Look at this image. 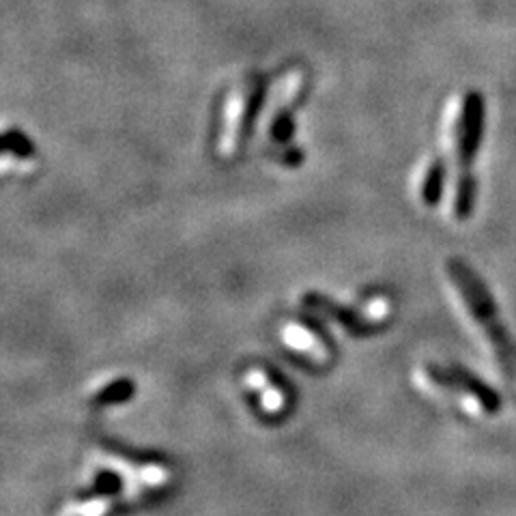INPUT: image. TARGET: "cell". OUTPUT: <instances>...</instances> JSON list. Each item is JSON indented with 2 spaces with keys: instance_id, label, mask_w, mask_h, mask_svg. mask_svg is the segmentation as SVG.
<instances>
[{
  "instance_id": "obj_1",
  "label": "cell",
  "mask_w": 516,
  "mask_h": 516,
  "mask_svg": "<svg viewBox=\"0 0 516 516\" xmlns=\"http://www.w3.org/2000/svg\"><path fill=\"white\" fill-rule=\"evenodd\" d=\"M448 280L452 289L456 291L461 304L467 308V314L471 323L476 325L478 334L484 340V349L489 353L495 368L501 377H504L506 385H510L516 392V351L510 344L508 336L501 329V323L497 321V314L493 308V301L486 293L484 286L476 280L471 271L452 261L448 265Z\"/></svg>"
},
{
  "instance_id": "obj_2",
  "label": "cell",
  "mask_w": 516,
  "mask_h": 516,
  "mask_svg": "<svg viewBox=\"0 0 516 516\" xmlns=\"http://www.w3.org/2000/svg\"><path fill=\"white\" fill-rule=\"evenodd\" d=\"M480 112H482V106L476 97H463L450 127V136H452L450 147L456 164V181H454V198H452V211L456 218H465L471 209L473 185L469 179V162L478 145Z\"/></svg>"
},
{
  "instance_id": "obj_3",
  "label": "cell",
  "mask_w": 516,
  "mask_h": 516,
  "mask_svg": "<svg viewBox=\"0 0 516 516\" xmlns=\"http://www.w3.org/2000/svg\"><path fill=\"white\" fill-rule=\"evenodd\" d=\"M415 379H418L415 383H418L422 392L435 398H448L452 405L463 409L469 415H484L486 409H489L486 400L476 390H471L465 383L452 381V377H441L435 370H420Z\"/></svg>"
}]
</instances>
